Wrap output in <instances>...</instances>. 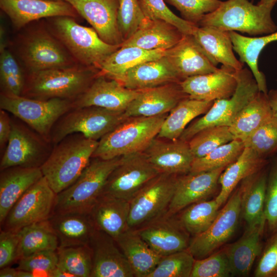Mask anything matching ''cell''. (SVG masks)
<instances>
[{
    "instance_id": "5bb4252c",
    "label": "cell",
    "mask_w": 277,
    "mask_h": 277,
    "mask_svg": "<svg viewBox=\"0 0 277 277\" xmlns=\"http://www.w3.org/2000/svg\"><path fill=\"white\" fill-rule=\"evenodd\" d=\"M242 192L241 186L219 211L210 226L191 239L187 250L195 259L211 254L232 236L241 214Z\"/></svg>"
},
{
    "instance_id": "94428289",
    "label": "cell",
    "mask_w": 277,
    "mask_h": 277,
    "mask_svg": "<svg viewBox=\"0 0 277 277\" xmlns=\"http://www.w3.org/2000/svg\"><path fill=\"white\" fill-rule=\"evenodd\" d=\"M50 277H65L72 276L69 273L64 270L56 266L54 269L51 271L48 275Z\"/></svg>"
},
{
    "instance_id": "d6986e66",
    "label": "cell",
    "mask_w": 277,
    "mask_h": 277,
    "mask_svg": "<svg viewBox=\"0 0 277 277\" xmlns=\"http://www.w3.org/2000/svg\"><path fill=\"white\" fill-rule=\"evenodd\" d=\"M159 173L180 175L190 172L195 159L188 142L155 137L143 151Z\"/></svg>"
},
{
    "instance_id": "30bf717a",
    "label": "cell",
    "mask_w": 277,
    "mask_h": 277,
    "mask_svg": "<svg viewBox=\"0 0 277 277\" xmlns=\"http://www.w3.org/2000/svg\"><path fill=\"white\" fill-rule=\"evenodd\" d=\"M179 175L159 173L130 201L128 228L138 229L165 216Z\"/></svg>"
},
{
    "instance_id": "f907efd6",
    "label": "cell",
    "mask_w": 277,
    "mask_h": 277,
    "mask_svg": "<svg viewBox=\"0 0 277 277\" xmlns=\"http://www.w3.org/2000/svg\"><path fill=\"white\" fill-rule=\"evenodd\" d=\"M232 276L231 267L224 249L201 259H195L190 277Z\"/></svg>"
},
{
    "instance_id": "836d02e7",
    "label": "cell",
    "mask_w": 277,
    "mask_h": 277,
    "mask_svg": "<svg viewBox=\"0 0 277 277\" xmlns=\"http://www.w3.org/2000/svg\"><path fill=\"white\" fill-rule=\"evenodd\" d=\"M115 241L135 277H148L162 258L149 246L135 229H127Z\"/></svg>"
},
{
    "instance_id": "be15d7a7",
    "label": "cell",
    "mask_w": 277,
    "mask_h": 277,
    "mask_svg": "<svg viewBox=\"0 0 277 277\" xmlns=\"http://www.w3.org/2000/svg\"><path fill=\"white\" fill-rule=\"evenodd\" d=\"M277 0H260L258 4L273 8Z\"/></svg>"
},
{
    "instance_id": "8d00e7d4",
    "label": "cell",
    "mask_w": 277,
    "mask_h": 277,
    "mask_svg": "<svg viewBox=\"0 0 277 277\" xmlns=\"http://www.w3.org/2000/svg\"><path fill=\"white\" fill-rule=\"evenodd\" d=\"M166 50H148L135 46H121L111 54L99 67L100 73L114 80L129 69L142 63L160 58Z\"/></svg>"
},
{
    "instance_id": "9f6ffc18",
    "label": "cell",
    "mask_w": 277,
    "mask_h": 277,
    "mask_svg": "<svg viewBox=\"0 0 277 277\" xmlns=\"http://www.w3.org/2000/svg\"><path fill=\"white\" fill-rule=\"evenodd\" d=\"M19 236L18 231L1 230L0 233V268L9 266L17 261Z\"/></svg>"
},
{
    "instance_id": "7c38bea8",
    "label": "cell",
    "mask_w": 277,
    "mask_h": 277,
    "mask_svg": "<svg viewBox=\"0 0 277 277\" xmlns=\"http://www.w3.org/2000/svg\"><path fill=\"white\" fill-rule=\"evenodd\" d=\"M159 174L143 152L122 156L120 163L108 177L102 194L130 202Z\"/></svg>"
},
{
    "instance_id": "4dcf8cb0",
    "label": "cell",
    "mask_w": 277,
    "mask_h": 277,
    "mask_svg": "<svg viewBox=\"0 0 277 277\" xmlns=\"http://www.w3.org/2000/svg\"><path fill=\"white\" fill-rule=\"evenodd\" d=\"M268 164L266 159L261 157L251 149L245 147L239 157L226 167L219 177L221 188L215 199L218 206L220 207L228 200L241 181L260 172Z\"/></svg>"
},
{
    "instance_id": "f5cc1de1",
    "label": "cell",
    "mask_w": 277,
    "mask_h": 277,
    "mask_svg": "<svg viewBox=\"0 0 277 277\" xmlns=\"http://www.w3.org/2000/svg\"><path fill=\"white\" fill-rule=\"evenodd\" d=\"M264 215L266 225L272 234L277 230V160L268 175Z\"/></svg>"
},
{
    "instance_id": "1f68e13d",
    "label": "cell",
    "mask_w": 277,
    "mask_h": 277,
    "mask_svg": "<svg viewBox=\"0 0 277 277\" xmlns=\"http://www.w3.org/2000/svg\"><path fill=\"white\" fill-rule=\"evenodd\" d=\"M192 35L216 65L220 63L235 71L243 68V63L233 53L229 31L213 27L197 26Z\"/></svg>"
},
{
    "instance_id": "816d5d0a",
    "label": "cell",
    "mask_w": 277,
    "mask_h": 277,
    "mask_svg": "<svg viewBox=\"0 0 277 277\" xmlns=\"http://www.w3.org/2000/svg\"><path fill=\"white\" fill-rule=\"evenodd\" d=\"M165 1L180 12L183 19L197 26L206 14L215 10L222 3L220 0Z\"/></svg>"
},
{
    "instance_id": "f6af8a7d",
    "label": "cell",
    "mask_w": 277,
    "mask_h": 277,
    "mask_svg": "<svg viewBox=\"0 0 277 277\" xmlns=\"http://www.w3.org/2000/svg\"><path fill=\"white\" fill-rule=\"evenodd\" d=\"M0 51L1 93L11 95H22L26 77L11 53L6 48Z\"/></svg>"
},
{
    "instance_id": "7bdbcfd3",
    "label": "cell",
    "mask_w": 277,
    "mask_h": 277,
    "mask_svg": "<svg viewBox=\"0 0 277 277\" xmlns=\"http://www.w3.org/2000/svg\"><path fill=\"white\" fill-rule=\"evenodd\" d=\"M244 148L243 142L237 139L222 145L206 155L194 159L190 173H196L227 167L239 157Z\"/></svg>"
},
{
    "instance_id": "83f0119b",
    "label": "cell",
    "mask_w": 277,
    "mask_h": 277,
    "mask_svg": "<svg viewBox=\"0 0 277 277\" xmlns=\"http://www.w3.org/2000/svg\"><path fill=\"white\" fill-rule=\"evenodd\" d=\"M265 226L264 221L248 227L240 239L224 248L232 276H246L249 274L255 260L262 252L261 240Z\"/></svg>"
},
{
    "instance_id": "f546056e",
    "label": "cell",
    "mask_w": 277,
    "mask_h": 277,
    "mask_svg": "<svg viewBox=\"0 0 277 277\" xmlns=\"http://www.w3.org/2000/svg\"><path fill=\"white\" fill-rule=\"evenodd\" d=\"M130 202L102 194L89 213L97 229L116 240L128 229Z\"/></svg>"
},
{
    "instance_id": "d6a6232c",
    "label": "cell",
    "mask_w": 277,
    "mask_h": 277,
    "mask_svg": "<svg viewBox=\"0 0 277 277\" xmlns=\"http://www.w3.org/2000/svg\"><path fill=\"white\" fill-rule=\"evenodd\" d=\"M183 35L176 27L167 22L147 19L121 46H135L148 50H166L177 44Z\"/></svg>"
},
{
    "instance_id": "b9f144b4",
    "label": "cell",
    "mask_w": 277,
    "mask_h": 277,
    "mask_svg": "<svg viewBox=\"0 0 277 277\" xmlns=\"http://www.w3.org/2000/svg\"><path fill=\"white\" fill-rule=\"evenodd\" d=\"M57 266L72 276L91 277L92 256L88 245L59 247Z\"/></svg>"
},
{
    "instance_id": "8992f818",
    "label": "cell",
    "mask_w": 277,
    "mask_h": 277,
    "mask_svg": "<svg viewBox=\"0 0 277 277\" xmlns=\"http://www.w3.org/2000/svg\"><path fill=\"white\" fill-rule=\"evenodd\" d=\"M52 27L56 37L74 60L82 65L99 67L121 45L108 44L102 40L92 28L77 24L74 17H53Z\"/></svg>"
},
{
    "instance_id": "e0dca14e",
    "label": "cell",
    "mask_w": 277,
    "mask_h": 277,
    "mask_svg": "<svg viewBox=\"0 0 277 277\" xmlns=\"http://www.w3.org/2000/svg\"><path fill=\"white\" fill-rule=\"evenodd\" d=\"M89 246L92 256L91 277H133L132 268L115 240L96 228Z\"/></svg>"
},
{
    "instance_id": "3957f363",
    "label": "cell",
    "mask_w": 277,
    "mask_h": 277,
    "mask_svg": "<svg viewBox=\"0 0 277 277\" xmlns=\"http://www.w3.org/2000/svg\"><path fill=\"white\" fill-rule=\"evenodd\" d=\"M121 157L108 160L91 157L77 179L56 194L52 214L89 213L102 194L109 175L120 163Z\"/></svg>"
},
{
    "instance_id": "52a82bcc",
    "label": "cell",
    "mask_w": 277,
    "mask_h": 277,
    "mask_svg": "<svg viewBox=\"0 0 277 277\" xmlns=\"http://www.w3.org/2000/svg\"><path fill=\"white\" fill-rule=\"evenodd\" d=\"M128 117L125 111L97 106L72 108L55 123L50 134V141L54 146L74 133L98 141Z\"/></svg>"
},
{
    "instance_id": "5b68a950",
    "label": "cell",
    "mask_w": 277,
    "mask_h": 277,
    "mask_svg": "<svg viewBox=\"0 0 277 277\" xmlns=\"http://www.w3.org/2000/svg\"><path fill=\"white\" fill-rule=\"evenodd\" d=\"M167 114L128 117L98 141L92 157L108 160L143 152L158 135Z\"/></svg>"
},
{
    "instance_id": "ba28073f",
    "label": "cell",
    "mask_w": 277,
    "mask_h": 277,
    "mask_svg": "<svg viewBox=\"0 0 277 277\" xmlns=\"http://www.w3.org/2000/svg\"><path fill=\"white\" fill-rule=\"evenodd\" d=\"M237 86L233 95L228 98L214 101L204 115L191 123L179 139L188 142L201 130L209 127H229L246 105L259 91L256 82L247 68L236 71Z\"/></svg>"
},
{
    "instance_id": "60d3db41",
    "label": "cell",
    "mask_w": 277,
    "mask_h": 277,
    "mask_svg": "<svg viewBox=\"0 0 277 277\" xmlns=\"http://www.w3.org/2000/svg\"><path fill=\"white\" fill-rule=\"evenodd\" d=\"M219 208L215 199L205 200L188 206L174 216L190 235L194 236L210 226Z\"/></svg>"
},
{
    "instance_id": "ab89813d",
    "label": "cell",
    "mask_w": 277,
    "mask_h": 277,
    "mask_svg": "<svg viewBox=\"0 0 277 277\" xmlns=\"http://www.w3.org/2000/svg\"><path fill=\"white\" fill-rule=\"evenodd\" d=\"M18 233L17 261L36 252L56 250L59 247L57 236L49 219L26 226Z\"/></svg>"
},
{
    "instance_id": "7dc6e473",
    "label": "cell",
    "mask_w": 277,
    "mask_h": 277,
    "mask_svg": "<svg viewBox=\"0 0 277 277\" xmlns=\"http://www.w3.org/2000/svg\"><path fill=\"white\" fill-rule=\"evenodd\" d=\"M194 261L187 249L163 256L148 277H190Z\"/></svg>"
},
{
    "instance_id": "f35d334b",
    "label": "cell",
    "mask_w": 277,
    "mask_h": 277,
    "mask_svg": "<svg viewBox=\"0 0 277 277\" xmlns=\"http://www.w3.org/2000/svg\"><path fill=\"white\" fill-rule=\"evenodd\" d=\"M273 116L267 94L259 91L239 113L229 130L234 139L244 142Z\"/></svg>"
},
{
    "instance_id": "e575fe53",
    "label": "cell",
    "mask_w": 277,
    "mask_h": 277,
    "mask_svg": "<svg viewBox=\"0 0 277 277\" xmlns=\"http://www.w3.org/2000/svg\"><path fill=\"white\" fill-rule=\"evenodd\" d=\"M233 49L239 55L240 61L246 63L256 82L259 91L267 94L268 89L265 75L258 67V59L264 48L270 43L277 41V30L259 37H248L235 31H229Z\"/></svg>"
},
{
    "instance_id": "ffe728a7",
    "label": "cell",
    "mask_w": 277,
    "mask_h": 277,
    "mask_svg": "<svg viewBox=\"0 0 277 277\" xmlns=\"http://www.w3.org/2000/svg\"><path fill=\"white\" fill-rule=\"evenodd\" d=\"M93 27L106 43L121 45L124 39L117 20L118 0H65Z\"/></svg>"
},
{
    "instance_id": "db71d44e",
    "label": "cell",
    "mask_w": 277,
    "mask_h": 277,
    "mask_svg": "<svg viewBox=\"0 0 277 277\" xmlns=\"http://www.w3.org/2000/svg\"><path fill=\"white\" fill-rule=\"evenodd\" d=\"M17 269L35 272H44L48 276L58 263L57 250H44L36 252L18 260Z\"/></svg>"
},
{
    "instance_id": "11a10c76",
    "label": "cell",
    "mask_w": 277,
    "mask_h": 277,
    "mask_svg": "<svg viewBox=\"0 0 277 277\" xmlns=\"http://www.w3.org/2000/svg\"><path fill=\"white\" fill-rule=\"evenodd\" d=\"M254 271L255 277H277V230L268 241Z\"/></svg>"
},
{
    "instance_id": "44dd1931",
    "label": "cell",
    "mask_w": 277,
    "mask_h": 277,
    "mask_svg": "<svg viewBox=\"0 0 277 277\" xmlns=\"http://www.w3.org/2000/svg\"><path fill=\"white\" fill-rule=\"evenodd\" d=\"M180 84L190 98L207 102L228 98L236 88V71L222 65L215 72L187 77Z\"/></svg>"
},
{
    "instance_id": "d4e9b609",
    "label": "cell",
    "mask_w": 277,
    "mask_h": 277,
    "mask_svg": "<svg viewBox=\"0 0 277 277\" xmlns=\"http://www.w3.org/2000/svg\"><path fill=\"white\" fill-rule=\"evenodd\" d=\"M0 7L17 29L42 18L63 16L75 17L78 14L66 1L0 0Z\"/></svg>"
},
{
    "instance_id": "6f0895ef",
    "label": "cell",
    "mask_w": 277,
    "mask_h": 277,
    "mask_svg": "<svg viewBox=\"0 0 277 277\" xmlns=\"http://www.w3.org/2000/svg\"><path fill=\"white\" fill-rule=\"evenodd\" d=\"M12 129L11 118L6 110H0V148L4 152L8 143Z\"/></svg>"
},
{
    "instance_id": "277c9868",
    "label": "cell",
    "mask_w": 277,
    "mask_h": 277,
    "mask_svg": "<svg viewBox=\"0 0 277 277\" xmlns=\"http://www.w3.org/2000/svg\"><path fill=\"white\" fill-rule=\"evenodd\" d=\"M272 9L253 5L248 0H227L222 2L214 11L206 14L198 26L240 31L250 35H266L277 30L271 17Z\"/></svg>"
},
{
    "instance_id": "74e56055",
    "label": "cell",
    "mask_w": 277,
    "mask_h": 277,
    "mask_svg": "<svg viewBox=\"0 0 277 277\" xmlns=\"http://www.w3.org/2000/svg\"><path fill=\"white\" fill-rule=\"evenodd\" d=\"M268 175L265 171L244 179L241 184V214L248 227L265 221L264 209Z\"/></svg>"
},
{
    "instance_id": "9c48e42d",
    "label": "cell",
    "mask_w": 277,
    "mask_h": 277,
    "mask_svg": "<svg viewBox=\"0 0 277 277\" xmlns=\"http://www.w3.org/2000/svg\"><path fill=\"white\" fill-rule=\"evenodd\" d=\"M0 108L51 142L50 134L53 126L72 109V101L58 98L42 100L1 93Z\"/></svg>"
},
{
    "instance_id": "7a4b0ae2",
    "label": "cell",
    "mask_w": 277,
    "mask_h": 277,
    "mask_svg": "<svg viewBox=\"0 0 277 277\" xmlns=\"http://www.w3.org/2000/svg\"><path fill=\"white\" fill-rule=\"evenodd\" d=\"M83 65L29 72L22 96L45 100L58 98L73 101L83 94L99 74Z\"/></svg>"
},
{
    "instance_id": "e7e4bbea",
    "label": "cell",
    "mask_w": 277,
    "mask_h": 277,
    "mask_svg": "<svg viewBox=\"0 0 277 277\" xmlns=\"http://www.w3.org/2000/svg\"><path fill=\"white\" fill-rule=\"evenodd\" d=\"M49 1H53V2H61V1H65V0H46Z\"/></svg>"
},
{
    "instance_id": "6125c7cd",
    "label": "cell",
    "mask_w": 277,
    "mask_h": 277,
    "mask_svg": "<svg viewBox=\"0 0 277 277\" xmlns=\"http://www.w3.org/2000/svg\"><path fill=\"white\" fill-rule=\"evenodd\" d=\"M34 273L30 271L17 269V277H34Z\"/></svg>"
},
{
    "instance_id": "8fae6325",
    "label": "cell",
    "mask_w": 277,
    "mask_h": 277,
    "mask_svg": "<svg viewBox=\"0 0 277 277\" xmlns=\"http://www.w3.org/2000/svg\"><path fill=\"white\" fill-rule=\"evenodd\" d=\"M20 122L11 118V132L1 160L0 170L14 166L41 168L52 150L51 142Z\"/></svg>"
},
{
    "instance_id": "ee69618b",
    "label": "cell",
    "mask_w": 277,
    "mask_h": 277,
    "mask_svg": "<svg viewBox=\"0 0 277 277\" xmlns=\"http://www.w3.org/2000/svg\"><path fill=\"white\" fill-rule=\"evenodd\" d=\"M233 140L234 137L228 126H215L201 130L188 142L196 159L206 155L220 146Z\"/></svg>"
},
{
    "instance_id": "4316f807",
    "label": "cell",
    "mask_w": 277,
    "mask_h": 277,
    "mask_svg": "<svg viewBox=\"0 0 277 277\" xmlns=\"http://www.w3.org/2000/svg\"><path fill=\"white\" fill-rule=\"evenodd\" d=\"M43 176L41 168L14 166L1 170V225L16 201Z\"/></svg>"
},
{
    "instance_id": "d590c367",
    "label": "cell",
    "mask_w": 277,
    "mask_h": 277,
    "mask_svg": "<svg viewBox=\"0 0 277 277\" xmlns=\"http://www.w3.org/2000/svg\"><path fill=\"white\" fill-rule=\"evenodd\" d=\"M213 102L189 97L183 99L168 113L157 137L170 140L179 139L188 124L198 116L205 113Z\"/></svg>"
},
{
    "instance_id": "bcb514c9",
    "label": "cell",
    "mask_w": 277,
    "mask_h": 277,
    "mask_svg": "<svg viewBox=\"0 0 277 277\" xmlns=\"http://www.w3.org/2000/svg\"><path fill=\"white\" fill-rule=\"evenodd\" d=\"M244 146L266 159L277 153V118L272 116L243 142Z\"/></svg>"
},
{
    "instance_id": "f1b7e54d",
    "label": "cell",
    "mask_w": 277,
    "mask_h": 277,
    "mask_svg": "<svg viewBox=\"0 0 277 277\" xmlns=\"http://www.w3.org/2000/svg\"><path fill=\"white\" fill-rule=\"evenodd\" d=\"M49 220L61 247L88 245L96 229L89 213L53 214Z\"/></svg>"
},
{
    "instance_id": "91938a15",
    "label": "cell",
    "mask_w": 277,
    "mask_h": 277,
    "mask_svg": "<svg viewBox=\"0 0 277 277\" xmlns=\"http://www.w3.org/2000/svg\"><path fill=\"white\" fill-rule=\"evenodd\" d=\"M17 269L6 266L1 269V277H17Z\"/></svg>"
},
{
    "instance_id": "681fc988",
    "label": "cell",
    "mask_w": 277,
    "mask_h": 277,
    "mask_svg": "<svg viewBox=\"0 0 277 277\" xmlns=\"http://www.w3.org/2000/svg\"><path fill=\"white\" fill-rule=\"evenodd\" d=\"M117 24L124 41L130 37L147 20L138 0H118Z\"/></svg>"
},
{
    "instance_id": "c3c4849f",
    "label": "cell",
    "mask_w": 277,
    "mask_h": 277,
    "mask_svg": "<svg viewBox=\"0 0 277 277\" xmlns=\"http://www.w3.org/2000/svg\"><path fill=\"white\" fill-rule=\"evenodd\" d=\"M148 19L162 20L176 27L184 35H192L198 26L176 15L167 6L164 0H138Z\"/></svg>"
},
{
    "instance_id": "9a60e30c",
    "label": "cell",
    "mask_w": 277,
    "mask_h": 277,
    "mask_svg": "<svg viewBox=\"0 0 277 277\" xmlns=\"http://www.w3.org/2000/svg\"><path fill=\"white\" fill-rule=\"evenodd\" d=\"M21 57L29 72L74 66V58L51 35L43 32L29 36Z\"/></svg>"
},
{
    "instance_id": "2e32d148",
    "label": "cell",
    "mask_w": 277,
    "mask_h": 277,
    "mask_svg": "<svg viewBox=\"0 0 277 277\" xmlns=\"http://www.w3.org/2000/svg\"><path fill=\"white\" fill-rule=\"evenodd\" d=\"M140 91L127 88L99 72L87 90L72 101V108L93 106L125 111Z\"/></svg>"
},
{
    "instance_id": "680465c9",
    "label": "cell",
    "mask_w": 277,
    "mask_h": 277,
    "mask_svg": "<svg viewBox=\"0 0 277 277\" xmlns=\"http://www.w3.org/2000/svg\"><path fill=\"white\" fill-rule=\"evenodd\" d=\"M267 94L273 115L277 118V87L268 91Z\"/></svg>"
},
{
    "instance_id": "603a6c76",
    "label": "cell",
    "mask_w": 277,
    "mask_h": 277,
    "mask_svg": "<svg viewBox=\"0 0 277 277\" xmlns=\"http://www.w3.org/2000/svg\"><path fill=\"white\" fill-rule=\"evenodd\" d=\"M189 97L180 83L141 90L125 112L128 117L154 116L168 113L182 100Z\"/></svg>"
},
{
    "instance_id": "4fadbf2b",
    "label": "cell",
    "mask_w": 277,
    "mask_h": 277,
    "mask_svg": "<svg viewBox=\"0 0 277 277\" xmlns=\"http://www.w3.org/2000/svg\"><path fill=\"white\" fill-rule=\"evenodd\" d=\"M56 195L43 176L14 204L1 225L2 230L17 232L29 225L48 220L53 212Z\"/></svg>"
},
{
    "instance_id": "484cf974",
    "label": "cell",
    "mask_w": 277,
    "mask_h": 277,
    "mask_svg": "<svg viewBox=\"0 0 277 277\" xmlns=\"http://www.w3.org/2000/svg\"><path fill=\"white\" fill-rule=\"evenodd\" d=\"M116 80L127 88L137 90L181 82L165 55L135 66Z\"/></svg>"
},
{
    "instance_id": "6da1fadb",
    "label": "cell",
    "mask_w": 277,
    "mask_h": 277,
    "mask_svg": "<svg viewBox=\"0 0 277 277\" xmlns=\"http://www.w3.org/2000/svg\"><path fill=\"white\" fill-rule=\"evenodd\" d=\"M98 143L80 133H74L53 146L41 169L56 194L77 179L89 164Z\"/></svg>"
},
{
    "instance_id": "ac0fdd59",
    "label": "cell",
    "mask_w": 277,
    "mask_h": 277,
    "mask_svg": "<svg viewBox=\"0 0 277 277\" xmlns=\"http://www.w3.org/2000/svg\"><path fill=\"white\" fill-rule=\"evenodd\" d=\"M226 168L179 175L172 199L164 216H173L188 206L207 199L215 191L219 177Z\"/></svg>"
},
{
    "instance_id": "cb8c5ba5",
    "label": "cell",
    "mask_w": 277,
    "mask_h": 277,
    "mask_svg": "<svg viewBox=\"0 0 277 277\" xmlns=\"http://www.w3.org/2000/svg\"><path fill=\"white\" fill-rule=\"evenodd\" d=\"M165 56L181 81L190 76L213 72L219 69L192 35H184L177 44L166 50Z\"/></svg>"
},
{
    "instance_id": "7402d4cb",
    "label": "cell",
    "mask_w": 277,
    "mask_h": 277,
    "mask_svg": "<svg viewBox=\"0 0 277 277\" xmlns=\"http://www.w3.org/2000/svg\"><path fill=\"white\" fill-rule=\"evenodd\" d=\"M135 230L162 256L187 249L191 240L174 216L162 217Z\"/></svg>"
}]
</instances>
